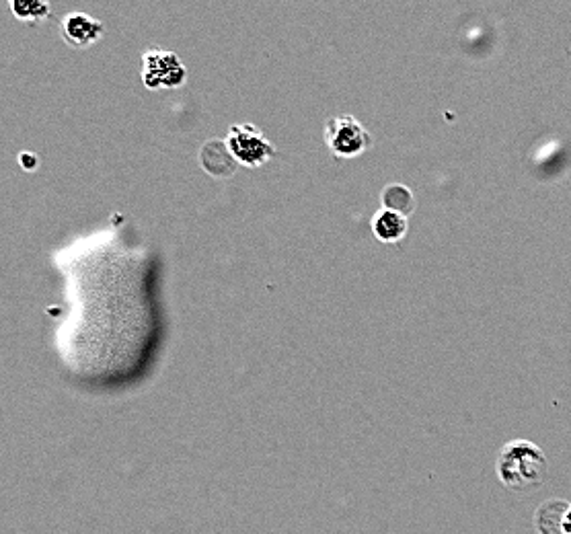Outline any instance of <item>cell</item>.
I'll return each instance as SVG.
<instances>
[{
	"label": "cell",
	"instance_id": "obj_1",
	"mask_svg": "<svg viewBox=\"0 0 571 534\" xmlns=\"http://www.w3.org/2000/svg\"><path fill=\"white\" fill-rule=\"evenodd\" d=\"M496 473L500 483L512 491L537 489L549 473L547 454L530 440H510L498 454Z\"/></svg>",
	"mask_w": 571,
	"mask_h": 534
},
{
	"label": "cell",
	"instance_id": "obj_2",
	"mask_svg": "<svg viewBox=\"0 0 571 534\" xmlns=\"http://www.w3.org/2000/svg\"><path fill=\"white\" fill-rule=\"evenodd\" d=\"M224 142L233 159L245 167H261L276 157L274 144L253 124L233 126Z\"/></svg>",
	"mask_w": 571,
	"mask_h": 534
},
{
	"label": "cell",
	"instance_id": "obj_3",
	"mask_svg": "<svg viewBox=\"0 0 571 534\" xmlns=\"http://www.w3.org/2000/svg\"><path fill=\"white\" fill-rule=\"evenodd\" d=\"M187 79V70L171 50L150 48L142 54V83L146 89H173Z\"/></svg>",
	"mask_w": 571,
	"mask_h": 534
},
{
	"label": "cell",
	"instance_id": "obj_4",
	"mask_svg": "<svg viewBox=\"0 0 571 534\" xmlns=\"http://www.w3.org/2000/svg\"><path fill=\"white\" fill-rule=\"evenodd\" d=\"M325 142L339 159H354L370 146V134L354 116H333L325 124Z\"/></svg>",
	"mask_w": 571,
	"mask_h": 534
},
{
	"label": "cell",
	"instance_id": "obj_5",
	"mask_svg": "<svg viewBox=\"0 0 571 534\" xmlns=\"http://www.w3.org/2000/svg\"><path fill=\"white\" fill-rule=\"evenodd\" d=\"M103 23L87 13H70L62 23L64 40L74 48H87L103 35Z\"/></svg>",
	"mask_w": 571,
	"mask_h": 534
},
{
	"label": "cell",
	"instance_id": "obj_6",
	"mask_svg": "<svg viewBox=\"0 0 571 534\" xmlns=\"http://www.w3.org/2000/svg\"><path fill=\"white\" fill-rule=\"evenodd\" d=\"M200 163L210 175H216V177L233 175L235 167H237V161L233 159L231 150L226 148L224 140L206 142L202 146V152H200Z\"/></svg>",
	"mask_w": 571,
	"mask_h": 534
},
{
	"label": "cell",
	"instance_id": "obj_7",
	"mask_svg": "<svg viewBox=\"0 0 571 534\" xmlns=\"http://www.w3.org/2000/svg\"><path fill=\"white\" fill-rule=\"evenodd\" d=\"M370 226L374 237L383 243H399L407 235V218L385 208L374 214Z\"/></svg>",
	"mask_w": 571,
	"mask_h": 534
},
{
	"label": "cell",
	"instance_id": "obj_8",
	"mask_svg": "<svg viewBox=\"0 0 571 534\" xmlns=\"http://www.w3.org/2000/svg\"><path fill=\"white\" fill-rule=\"evenodd\" d=\"M380 202H383V208L385 210H391V212H397L401 216H409L415 212L417 208V202H415V196L411 189L407 185H401V183H391L383 189V194H380Z\"/></svg>",
	"mask_w": 571,
	"mask_h": 534
},
{
	"label": "cell",
	"instance_id": "obj_9",
	"mask_svg": "<svg viewBox=\"0 0 571 534\" xmlns=\"http://www.w3.org/2000/svg\"><path fill=\"white\" fill-rule=\"evenodd\" d=\"M567 502L563 500H549L543 502L535 514V526L539 534H563V514L567 510Z\"/></svg>",
	"mask_w": 571,
	"mask_h": 534
},
{
	"label": "cell",
	"instance_id": "obj_10",
	"mask_svg": "<svg viewBox=\"0 0 571 534\" xmlns=\"http://www.w3.org/2000/svg\"><path fill=\"white\" fill-rule=\"evenodd\" d=\"M11 11L21 21H40L46 19L50 13V5L46 3H33V0H13Z\"/></svg>",
	"mask_w": 571,
	"mask_h": 534
},
{
	"label": "cell",
	"instance_id": "obj_11",
	"mask_svg": "<svg viewBox=\"0 0 571 534\" xmlns=\"http://www.w3.org/2000/svg\"><path fill=\"white\" fill-rule=\"evenodd\" d=\"M19 163L25 171H35L37 165H40V159H37V155H33V152H21Z\"/></svg>",
	"mask_w": 571,
	"mask_h": 534
},
{
	"label": "cell",
	"instance_id": "obj_12",
	"mask_svg": "<svg viewBox=\"0 0 571 534\" xmlns=\"http://www.w3.org/2000/svg\"><path fill=\"white\" fill-rule=\"evenodd\" d=\"M563 534H571V504L567 506L565 514H563V524H561Z\"/></svg>",
	"mask_w": 571,
	"mask_h": 534
}]
</instances>
